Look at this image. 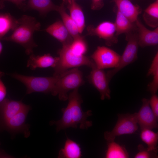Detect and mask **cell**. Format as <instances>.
Masks as SVG:
<instances>
[{
	"instance_id": "obj_34",
	"label": "cell",
	"mask_w": 158,
	"mask_h": 158,
	"mask_svg": "<svg viewBox=\"0 0 158 158\" xmlns=\"http://www.w3.org/2000/svg\"><path fill=\"white\" fill-rule=\"evenodd\" d=\"M13 157L0 150V158H12Z\"/></svg>"
},
{
	"instance_id": "obj_11",
	"label": "cell",
	"mask_w": 158,
	"mask_h": 158,
	"mask_svg": "<svg viewBox=\"0 0 158 158\" xmlns=\"http://www.w3.org/2000/svg\"><path fill=\"white\" fill-rule=\"evenodd\" d=\"M87 30L88 34L104 40L107 45L111 46L118 41L115 26L114 23L112 22L103 21L96 27L90 25L88 27Z\"/></svg>"
},
{
	"instance_id": "obj_6",
	"label": "cell",
	"mask_w": 158,
	"mask_h": 158,
	"mask_svg": "<svg viewBox=\"0 0 158 158\" xmlns=\"http://www.w3.org/2000/svg\"><path fill=\"white\" fill-rule=\"evenodd\" d=\"M127 44L116 66L106 73L110 81L118 71L129 64L134 62L138 58L139 46L136 29L125 34Z\"/></svg>"
},
{
	"instance_id": "obj_30",
	"label": "cell",
	"mask_w": 158,
	"mask_h": 158,
	"mask_svg": "<svg viewBox=\"0 0 158 158\" xmlns=\"http://www.w3.org/2000/svg\"><path fill=\"white\" fill-rule=\"evenodd\" d=\"M149 105L156 117L158 118V97L156 94H152L149 100Z\"/></svg>"
},
{
	"instance_id": "obj_18",
	"label": "cell",
	"mask_w": 158,
	"mask_h": 158,
	"mask_svg": "<svg viewBox=\"0 0 158 158\" xmlns=\"http://www.w3.org/2000/svg\"><path fill=\"white\" fill-rule=\"evenodd\" d=\"M68 8L70 16L76 24L80 34L83 32L85 27L84 15L80 6L75 0H68Z\"/></svg>"
},
{
	"instance_id": "obj_25",
	"label": "cell",
	"mask_w": 158,
	"mask_h": 158,
	"mask_svg": "<svg viewBox=\"0 0 158 158\" xmlns=\"http://www.w3.org/2000/svg\"><path fill=\"white\" fill-rule=\"evenodd\" d=\"M143 17L149 26L155 28L158 26V1H155L147 6L145 10Z\"/></svg>"
},
{
	"instance_id": "obj_4",
	"label": "cell",
	"mask_w": 158,
	"mask_h": 158,
	"mask_svg": "<svg viewBox=\"0 0 158 158\" xmlns=\"http://www.w3.org/2000/svg\"><path fill=\"white\" fill-rule=\"evenodd\" d=\"M82 72L78 68L68 70L60 75L51 94L58 95L59 99H68V93L71 90L78 89L84 83Z\"/></svg>"
},
{
	"instance_id": "obj_23",
	"label": "cell",
	"mask_w": 158,
	"mask_h": 158,
	"mask_svg": "<svg viewBox=\"0 0 158 158\" xmlns=\"http://www.w3.org/2000/svg\"><path fill=\"white\" fill-rule=\"evenodd\" d=\"M18 19L8 13H0V39L10 30H13L17 26Z\"/></svg>"
},
{
	"instance_id": "obj_16",
	"label": "cell",
	"mask_w": 158,
	"mask_h": 158,
	"mask_svg": "<svg viewBox=\"0 0 158 158\" xmlns=\"http://www.w3.org/2000/svg\"><path fill=\"white\" fill-rule=\"evenodd\" d=\"M117 11L128 18L132 22L135 23L141 12L140 8L133 4L129 0H113Z\"/></svg>"
},
{
	"instance_id": "obj_22",
	"label": "cell",
	"mask_w": 158,
	"mask_h": 158,
	"mask_svg": "<svg viewBox=\"0 0 158 158\" xmlns=\"http://www.w3.org/2000/svg\"><path fill=\"white\" fill-rule=\"evenodd\" d=\"M27 6L30 9L45 14L51 11H56L59 6L54 4L51 0H28Z\"/></svg>"
},
{
	"instance_id": "obj_33",
	"label": "cell",
	"mask_w": 158,
	"mask_h": 158,
	"mask_svg": "<svg viewBox=\"0 0 158 158\" xmlns=\"http://www.w3.org/2000/svg\"><path fill=\"white\" fill-rule=\"evenodd\" d=\"M26 0H0V1L4 3L5 1H10L15 4L19 8H22L25 5Z\"/></svg>"
},
{
	"instance_id": "obj_5",
	"label": "cell",
	"mask_w": 158,
	"mask_h": 158,
	"mask_svg": "<svg viewBox=\"0 0 158 158\" xmlns=\"http://www.w3.org/2000/svg\"><path fill=\"white\" fill-rule=\"evenodd\" d=\"M11 77L20 82L25 86L26 94L35 92L51 93L59 76L38 77L26 76L14 73Z\"/></svg>"
},
{
	"instance_id": "obj_1",
	"label": "cell",
	"mask_w": 158,
	"mask_h": 158,
	"mask_svg": "<svg viewBox=\"0 0 158 158\" xmlns=\"http://www.w3.org/2000/svg\"><path fill=\"white\" fill-rule=\"evenodd\" d=\"M78 90L75 89L69 93L67 106L61 109L62 116L61 118L50 122L51 125L56 126L57 132L70 127L76 128L78 125L82 129H87L92 126V122L87 120V118L92 115V111H83L81 107L83 100Z\"/></svg>"
},
{
	"instance_id": "obj_32",
	"label": "cell",
	"mask_w": 158,
	"mask_h": 158,
	"mask_svg": "<svg viewBox=\"0 0 158 158\" xmlns=\"http://www.w3.org/2000/svg\"><path fill=\"white\" fill-rule=\"evenodd\" d=\"M104 6L103 0H92L91 8L93 10H98Z\"/></svg>"
},
{
	"instance_id": "obj_29",
	"label": "cell",
	"mask_w": 158,
	"mask_h": 158,
	"mask_svg": "<svg viewBox=\"0 0 158 158\" xmlns=\"http://www.w3.org/2000/svg\"><path fill=\"white\" fill-rule=\"evenodd\" d=\"M138 153L134 156L135 158H158L157 152L149 150L142 144L138 145Z\"/></svg>"
},
{
	"instance_id": "obj_10",
	"label": "cell",
	"mask_w": 158,
	"mask_h": 158,
	"mask_svg": "<svg viewBox=\"0 0 158 158\" xmlns=\"http://www.w3.org/2000/svg\"><path fill=\"white\" fill-rule=\"evenodd\" d=\"M88 75L90 83L97 90L102 100L111 99V91L109 86V80L106 73L102 69L97 68L96 65L91 68Z\"/></svg>"
},
{
	"instance_id": "obj_14",
	"label": "cell",
	"mask_w": 158,
	"mask_h": 158,
	"mask_svg": "<svg viewBox=\"0 0 158 158\" xmlns=\"http://www.w3.org/2000/svg\"><path fill=\"white\" fill-rule=\"evenodd\" d=\"M27 105L21 101L6 98L0 104V124L12 118Z\"/></svg>"
},
{
	"instance_id": "obj_31",
	"label": "cell",
	"mask_w": 158,
	"mask_h": 158,
	"mask_svg": "<svg viewBox=\"0 0 158 158\" xmlns=\"http://www.w3.org/2000/svg\"><path fill=\"white\" fill-rule=\"evenodd\" d=\"M4 75V73L0 70V104L6 98L7 94L6 87L2 80Z\"/></svg>"
},
{
	"instance_id": "obj_17",
	"label": "cell",
	"mask_w": 158,
	"mask_h": 158,
	"mask_svg": "<svg viewBox=\"0 0 158 158\" xmlns=\"http://www.w3.org/2000/svg\"><path fill=\"white\" fill-rule=\"evenodd\" d=\"M49 34L62 43L71 44L73 40L70 37L68 30L61 21H57L49 25L45 29Z\"/></svg>"
},
{
	"instance_id": "obj_7",
	"label": "cell",
	"mask_w": 158,
	"mask_h": 158,
	"mask_svg": "<svg viewBox=\"0 0 158 158\" xmlns=\"http://www.w3.org/2000/svg\"><path fill=\"white\" fill-rule=\"evenodd\" d=\"M118 117L117 122L113 130L104 133V138L107 142L114 141L117 136L133 134L138 129L136 113L119 114Z\"/></svg>"
},
{
	"instance_id": "obj_24",
	"label": "cell",
	"mask_w": 158,
	"mask_h": 158,
	"mask_svg": "<svg viewBox=\"0 0 158 158\" xmlns=\"http://www.w3.org/2000/svg\"><path fill=\"white\" fill-rule=\"evenodd\" d=\"M152 75L153 79L147 86L148 90L155 94L158 89V52L155 54L147 74V76Z\"/></svg>"
},
{
	"instance_id": "obj_19",
	"label": "cell",
	"mask_w": 158,
	"mask_h": 158,
	"mask_svg": "<svg viewBox=\"0 0 158 158\" xmlns=\"http://www.w3.org/2000/svg\"><path fill=\"white\" fill-rule=\"evenodd\" d=\"M82 156L80 145L68 138L63 147L59 151L58 157L60 158H80Z\"/></svg>"
},
{
	"instance_id": "obj_36",
	"label": "cell",
	"mask_w": 158,
	"mask_h": 158,
	"mask_svg": "<svg viewBox=\"0 0 158 158\" xmlns=\"http://www.w3.org/2000/svg\"><path fill=\"white\" fill-rule=\"evenodd\" d=\"M4 3H2L0 1V9H2L4 7Z\"/></svg>"
},
{
	"instance_id": "obj_35",
	"label": "cell",
	"mask_w": 158,
	"mask_h": 158,
	"mask_svg": "<svg viewBox=\"0 0 158 158\" xmlns=\"http://www.w3.org/2000/svg\"><path fill=\"white\" fill-rule=\"evenodd\" d=\"M1 39H0V55L1 54L3 49V45L1 42Z\"/></svg>"
},
{
	"instance_id": "obj_12",
	"label": "cell",
	"mask_w": 158,
	"mask_h": 158,
	"mask_svg": "<svg viewBox=\"0 0 158 158\" xmlns=\"http://www.w3.org/2000/svg\"><path fill=\"white\" fill-rule=\"evenodd\" d=\"M142 101L141 107L138 112L136 113L138 124L139 125L141 130L157 128L158 118L150 108L149 100L144 98Z\"/></svg>"
},
{
	"instance_id": "obj_27",
	"label": "cell",
	"mask_w": 158,
	"mask_h": 158,
	"mask_svg": "<svg viewBox=\"0 0 158 158\" xmlns=\"http://www.w3.org/2000/svg\"><path fill=\"white\" fill-rule=\"evenodd\" d=\"M141 130V139L147 145V149L158 152L157 146L158 141V132H154L150 129H144Z\"/></svg>"
},
{
	"instance_id": "obj_9",
	"label": "cell",
	"mask_w": 158,
	"mask_h": 158,
	"mask_svg": "<svg viewBox=\"0 0 158 158\" xmlns=\"http://www.w3.org/2000/svg\"><path fill=\"white\" fill-rule=\"evenodd\" d=\"M30 107L29 105L14 116L0 124V131L6 130L11 133H22L26 137L30 135L29 126L25 123Z\"/></svg>"
},
{
	"instance_id": "obj_8",
	"label": "cell",
	"mask_w": 158,
	"mask_h": 158,
	"mask_svg": "<svg viewBox=\"0 0 158 158\" xmlns=\"http://www.w3.org/2000/svg\"><path fill=\"white\" fill-rule=\"evenodd\" d=\"M121 55L112 49L98 46L91 56L96 66L103 69L115 68L118 64Z\"/></svg>"
},
{
	"instance_id": "obj_2",
	"label": "cell",
	"mask_w": 158,
	"mask_h": 158,
	"mask_svg": "<svg viewBox=\"0 0 158 158\" xmlns=\"http://www.w3.org/2000/svg\"><path fill=\"white\" fill-rule=\"evenodd\" d=\"M18 24L9 36L4 37L2 40L11 41L23 47L26 54L30 55L33 54V49L37 46L34 41V32L39 30L40 24L33 17L24 15L18 19Z\"/></svg>"
},
{
	"instance_id": "obj_26",
	"label": "cell",
	"mask_w": 158,
	"mask_h": 158,
	"mask_svg": "<svg viewBox=\"0 0 158 158\" xmlns=\"http://www.w3.org/2000/svg\"><path fill=\"white\" fill-rule=\"evenodd\" d=\"M129 154L125 148L114 141L107 142L106 158H128Z\"/></svg>"
},
{
	"instance_id": "obj_21",
	"label": "cell",
	"mask_w": 158,
	"mask_h": 158,
	"mask_svg": "<svg viewBox=\"0 0 158 158\" xmlns=\"http://www.w3.org/2000/svg\"><path fill=\"white\" fill-rule=\"evenodd\" d=\"M114 23L117 36L123 33H128L136 29L135 23L132 22L117 10Z\"/></svg>"
},
{
	"instance_id": "obj_38",
	"label": "cell",
	"mask_w": 158,
	"mask_h": 158,
	"mask_svg": "<svg viewBox=\"0 0 158 158\" xmlns=\"http://www.w3.org/2000/svg\"><path fill=\"white\" fill-rule=\"evenodd\" d=\"M155 1H158V0H155Z\"/></svg>"
},
{
	"instance_id": "obj_37",
	"label": "cell",
	"mask_w": 158,
	"mask_h": 158,
	"mask_svg": "<svg viewBox=\"0 0 158 158\" xmlns=\"http://www.w3.org/2000/svg\"><path fill=\"white\" fill-rule=\"evenodd\" d=\"M68 0H64L63 1H64V2H66Z\"/></svg>"
},
{
	"instance_id": "obj_13",
	"label": "cell",
	"mask_w": 158,
	"mask_h": 158,
	"mask_svg": "<svg viewBox=\"0 0 158 158\" xmlns=\"http://www.w3.org/2000/svg\"><path fill=\"white\" fill-rule=\"evenodd\" d=\"M139 46L142 47L155 46L158 44V27L153 30L146 28L138 19L135 22Z\"/></svg>"
},
{
	"instance_id": "obj_3",
	"label": "cell",
	"mask_w": 158,
	"mask_h": 158,
	"mask_svg": "<svg viewBox=\"0 0 158 158\" xmlns=\"http://www.w3.org/2000/svg\"><path fill=\"white\" fill-rule=\"evenodd\" d=\"M70 44H62V48L58 51L59 60L54 69L53 75H60L69 69L86 66L91 68L95 65L92 59L84 55L75 54L70 47Z\"/></svg>"
},
{
	"instance_id": "obj_15",
	"label": "cell",
	"mask_w": 158,
	"mask_h": 158,
	"mask_svg": "<svg viewBox=\"0 0 158 158\" xmlns=\"http://www.w3.org/2000/svg\"><path fill=\"white\" fill-rule=\"evenodd\" d=\"M30 56L27 61V67L32 70L49 67L54 68L59 60V57H54L49 54L42 55H35L33 53Z\"/></svg>"
},
{
	"instance_id": "obj_28",
	"label": "cell",
	"mask_w": 158,
	"mask_h": 158,
	"mask_svg": "<svg viewBox=\"0 0 158 158\" xmlns=\"http://www.w3.org/2000/svg\"><path fill=\"white\" fill-rule=\"evenodd\" d=\"M72 51L75 54L84 55L87 50V45L83 37L81 36L73 39L70 44Z\"/></svg>"
},
{
	"instance_id": "obj_20",
	"label": "cell",
	"mask_w": 158,
	"mask_h": 158,
	"mask_svg": "<svg viewBox=\"0 0 158 158\" xmlns=\"http://www.w3.org/2000/svg\"><path fill=\"white\" fill-rule=\"evenodd\" d=\"M64 1L59 6L57 11L60 14L62 22L73 39L80 36L76 24L70 15L68 14L64 6Z\"/></svg>"
}]
</instances>
